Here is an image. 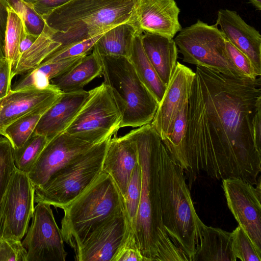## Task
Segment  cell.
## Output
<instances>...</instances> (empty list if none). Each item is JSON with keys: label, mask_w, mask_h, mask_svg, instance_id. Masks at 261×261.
Returning <instances> with one entry per match:
<instances>
[{"label": "cell", "mask_w": 261, "mask_h": 261, "mask_svg": "<svg viewBox=\"0 0 261 261\" xmlns=\"http://www.w3.org/2000/svg\"><path fill=\"white\" fill-rule=\"evenodd\" d=\"M63 92L51 84L47 88H26L11 90L0 98V135L11 123L25 115L42 107H50Z\"/></svg>", "instance_id": "cell-17"}, {"label": "cell", "mask_w": 261, "mask_h": 261, "mask_svg": "<svg viewBox=\"0 0 261 261\" xmlns=\"http://www.w3.org/2000/svg\"><path fill=\"white\" fill-rule=\"evenodd\" d=\"M7 10L8 16L5 38V56L12 71L20 57L19 45L27 32L23 22L18 14L8 5Z\"/></svg>", "instance_id": "cell-28"}, {"label": "cell", "mask_w": 261, "mask_h": 261, "mask_svg": "<svg viewBox=\"0 0 261 261\" xmlns=\"http://www.w3.org/2000/svg\"><path fill=\"white\" fill-rule=\"evenodd\" d=\"M132 230L125 211L91 233L74 252L75 260L112 261Z\"/></svg>", "instance_id": "cell-14"}, {"label": "cell", "mask_w": 261, "mask_h": 261, "mask_svg": "<svg viewBox=\"0 0 261 261\" xmlns=\"http://www.w3.org/2000/svg\"><path fill=\"white\" fill-rule=\"evenodd\" d=\"M34 196L28 174L16 168L0 205V238L21 240L33 217Z\"/></svg>", "instance_id": "cell-10"}, {"label": "cell", "mask_w": 261, "mask_h": 261, "mask_svg": "<svg viewBox=\"0 0 261 261\" xmlns=\"http://www.w3.org/2000/svg\"><path fill=\"white\" fill-rule=\"evenodd\" d=\"M142 175L139 162L128 183L124 200L126 214L132 229L134 227L139 209L141 191Z\"/></svg>", "instance_id": "cell-32"}, {"label": "cell", "mask_w": 261, "mask_h": 261, "mask_svg": "<svg viewBox=\"0 0 261 261\" xmlns=\"http://www.w3.org/2000/svg\"><path fill=\"white\" fill-rule=\"evenodd\" d=\"M144 51L162 83L167 87L175 70L178 48L173 38L143 32Z\"/></svg>", "instance_id": "cell-21"}, {"label": "cell", "mask_w": 261, "mask_h": 261, "mask_svg": "<svg viewBox=\"0 0 261 261\" xmlns=\"http://www.w3.org/2000/svg\"><path fill=\"white\" fill-rule=\"evenodd\" d=\"M27 253L21 241L0 238V261H26Z\"/></svg>", "instance_id": "cell-38"}, {"label": "cell", "mask_w": 261, "mask_h": 261, "mask_svg": "<svg viewBox=\"0 0 261 261\" xmlns=\"http://www.w3.org/2000/svg\"><path fill=\"white\" fill-rule=\"evenodd\" d=\"M49 141L43 136L33 134L20 148H13L16 168L28 174Z\"/></svg>", "instance_id": "cell-30"}, {"label": "cell", "mask_w": 261, "mask_h": 261, "mask_svg": "<svg viewBox=\"0 0 261 261\" xmlns=\"http://www.w3.org/2000/svg\"><path fill=\"white\" fill-rule=\"evenodd\" d=\"M7 1L0 0V58H6L5 38L8 12Z\"/></svg>", "instance_id": "cell-42"}, {"label": "cell", "mask_w": 261, "mask_h": 261, "mask_svg": "<svg viewBox=\"0 0 261 261\" xmlns=\"http://www.w3.org/2000/svg\"><path fill=\"white\" fill-rule=\"evenodd\" d=\"M53 31L45 24L41 34L32 46L20 56L11 76L23 74L39 65L61 44L54 40Z\"/></svg>", "instance_id": "cell-27"}, {"label": "cell", "mask_w": 261, "mask_h": 261, "mask_svg": "<svg viewBox=\"0 0 261 261\" xmlns=\"http://www.w3.org/2000/svg\"><path fill=\"white\" fill-rule=\"evenodd\" d=\"M102 67L97 54L92 50L70 70L50 81L63 93L79 91L102 74Z\"/></svg>", "instance_id": "cell-23"}, {"label": "cell", "mask_w": 261, "mask_h": 261, "mask_svg": "<svg viewBox=\"0 0 261 261\" xmlns=\"http://www.w3.org/2000/svg\"><path fill=\"white\" fill-rule=\"evenodd\" d=\"M227 52L234 65L245 77L255 79L259 76L249 58L226 40Z\"/></svg>", "instance_id": "cell-37"}, {"label": "cell", "mask_w": 261, "mask_h": 261, "mask_svg": "<svg viewBox=\"0 0 261 261\" xmlns=\"http://www.w3.org/2000/svg\"><path fill=\"white\" fill-rule=\"evenodd\" d=\"M145 261L139 249L132 230L119 247L112 261Z\"/></svg>", "instance_id": "cell-39"}, {"label": "cell", "mask_w": 261, "mask_h": 261, "mask_svg": "<svg viewBox=\"0 0 261 261\" xmlns=\"http://www.w3.org/2000/svg\"><path fill=\"white\" fill-rule=\"evenodd\" d=\"M109 139L94 145L55 173L44 184L35 188L34 202H44L63 209L75 199L102 172Z\"/></svg>", "instance_id": "cell-7"}, {"label": "cell", "mask_w": 261, "mask_h": 261, "mask_svg": "<svg viewBox=\"0 0 261 261\" xmlns=\"http://www.w3.org/2000/svg\"><path fill=\"white\" fill-rule=\"evenodd\" d=\"M6 1L7 5L21 18L27 33L36 36H39L41 34L45 22L41 16L20 0Z\"/></svg>", "instance_id": "cell-35"}, {"label": "cell", "mask_w": 261, "mask_h": 261, "mask_svg": "<svg viewBox=\"0 0 261 261\" xmlns=\"http://www.w3.org/2000/svg\"><path fill=\"white\" fill-rule=\"evenodd\" d=\"M95 53L102 65L103 83L110 88L121 114L120 127L150 123L159 103L140 80L129 58Z\"/></svg>", "instance_id": "cell-6"}, {"label": "cell", "mask_w": 261, "mask_h": 261, "mask_svg": "<svg viewBox=\"0 0 261 261\" xmlns=\"http://www.w3.org/2000/svg\"><path fill=\"white\" fill-rule=\"evenodd\" d=\"M61 229L55 221L50 205L38 202L32 222L22 242L27 250L26 261H65L68 254Z\"/></svg>", "instance_id": "cell-12"}, {"label": "cell", "mask_w": 261, "mask_h": 261, "mask_svg": "<svg viewBox=\"0 0 261 261\" xmlns=\"http://www.w3.org/2000/svg\"><path fill=\"white\" fill-rule=\"evenodd\" d=\"M2 1H6V0H2Z\"/></svg>", "instance_id": "cell-46"}, {"label": "cell", "mask_w": 261, "mask_h": 261, "mask_svg": "<svg viewBox=\"0 0 261 261\" xmlns=\"http://www.w3.org/2000/svg\"><path fill=\"white\" fill-rule=\"evenodd\" d=\"M179 12L175 0H137L129 22L137 32L173 38L182 29Z\"/></svg>", "instance_id": "cell-16"}, {"label": "cell", "mask_w": 261, "mask_h": 261, "mask_svg": "<svg viewBox=\"0 0 261 261\" xmlns=\"http://www.w3.org/2000/svg\"><path fill=\"white\" fill-rule=\"evenodd\" d=\"M105 33L75 43L61 49L56 50L48 56L43 62L56 61L88 54L90 50L93 49L96 42Z\"/></svg>", "instance_id": "cell-36"}, {"label": "cell", "mask_w": 261, "mask_h": 261, "mask_svg": "<svg viewBox=\"0 0 261 261\" xmlns=\"http://www.w3.org/2000/svg\"><path fill=\"white\" fill-rule=\"evenodd\" d=\"M126 135L136 144L141 171L140 201L132 230L139 249L145 261H189L173 243L163 224L159 179L160 136L151 123Z\"/></svg>", "instance_id": "cell-2"}, {"label": "cell", "mask_w": 261, "mask_h": 261, "mask_svg": "<svg viewBox=\"0 0 261 261\" xmlns=\"http://www.w3.org/2000/svg\"><path fill=\"white\" fill-rule=\"evenodd\" d=\"M86 55L53 62H43L36 68L23 74L24 75L14 84L11 90H18L30 87L47 88L51 85L50 81L51 79L68 71Z\"/></svg>", "instance_id": "cell-24"}, {"label": "cell", "mask_w": 261, "mask_h": 261, "mask_svg": "<svg viewBox=\"0 0 261 261\" xmlns=\"http://www.w3.org/2000/svg\"><path fill=\"white\" fill-rule=\"evenodd\" d=\"M16 168L12 144L6 137H0V205Z\"/></svg>", "instance_id": "cell-34"}, {"label": "cell", "mask_w": 261, "mask_h": 261, "mask_svg": "<svg viewBox=\"0 0 261 261\" xmlns=\"http://www.w3.org/2000/svg\"><path fill=\"white\" fill-rule=\"evenodd\" d=\"M260 178L254 185L239 178L222 180L227 206L258 251L261 253Z\"/></svg>", "instance_id": "cell-11"}, {"label": "cell", "mask_w": 261, "mask_h": 261, "mask_svg": "<svg viewBox=\"0 0 261 261\" xmlns=\"http://www.w3.org/2000/svg\"><path fill=\"white\" fill-rule=\"evenodd\" d=\"M188 101L186 133L175 161L191 186L202 172L239 178L255 186L261 151L253 125L261 109V79L233 77L197 66Z\"/></svg>", "instance_id": "cell-1"}, {"label": "cell", "mask_w": 261, "mask_h": 261, "mask_svg": "<svg viewBox=\"0 0 261 261\" xmlns=\"http://www.w3.org/2000/svg\"><path fill=\"white\" fill-rule=\"evenodd\" d=\"M142 33L136 31L128 58L140 80L159 103L167 87L161 81L144 51Z\"/></svg>", "instance_id": "cell-25"}, {"label": "cell", "mask_w": 261, "mask_h": 261, "mask_svg": "<svg viewBox=\"0 0 261 261\" xmlns=\"http://www.w3.org/2000/svg\"><path fill=\"white\" fill-rule=\"evenodd\" d=\"M159 189L164 226L173 243L192 261L204 223L195 209L182 168L163 142L160 149Z\"/></svg>", "instance_id": "cell-3"}, {"label": "cell", "mask_w": 261, "mask_h": 261, "mask_svg": "<svg viewBox=\"0 0 261 261\" xmlns=\"http://www.w3.org/2000/svg\"><path fill=\"white\" fill-rule=\"evenodd\" d=\"M231 250V233L203 224L199 245L192 261H236Z\"/></svg>", "instance_id": "cell-22"}, {"label": "cell", "mask_w": 261, "mask_h": 261, "mask_svg": "<svg viewBox=\"0 0 261 261\" xmlns=\"http://www.w3.org/2000/svg\"><path fill=\"white\" fill-rule=\"evenodd\" d=\"M63 210V237L74 252L94 230L126 211L124 198L117 185L103 171Z\"/></svg>", "instance_id": "cell-5"}, {"label": "cell", "mask_w": 261, "mask_h": 261, "mask_svg": "<svg viewBox=\"0 0 261 261\" xmlns=\"http://www.w3.org/2000/svg\"><path fill=\"white\" fill-rule=\"evenodd\" d=\"M89 95L84 89L63 93L41 116L33 133L50 140L65 132Z\"/></svg>", "instance_id": "cell-20"}, {"label": "cell", "mask_w": 261, "mask_h": 261, "mask_svg": "<svg viewBox=\"0 0 261 261\" xmlns=\"http://www.w3.org/2000/svg\"><path fill=\"white\" fill-rule=\"evenodd\" d=\"M12 69L6 58H0V98L7 95L11 90Z\"/></svg>", "instance_id": "cell-41"}, {"label": "cell", "mask_w": 261, "mask_h": 261, "mask_svg": "<svg viewBox=\"0 0 261 261\" xmlns=\"http://www.w3.org/2000/svg\"><path fill=\"white\" fill-rule=\"evenodd\" d=\"M39 36L26 32L19 45V53L21 55L30 48L35 43Z\"/></svg>", "instance_id": "cell-44"}, {"label": "cell", "mask_w": 261, "mask_h": 261, "mask_svg": "<svg viewBox=\"0 0 261 261\" xmlns=\"http://www.w3.org/2000/svg\"><path fill=\"white\" fill-rule=\"evenodd\" d=\"M195 74L191 69L177 62L150 123L162 141L171 133L177 114L182 106L189 101Z\"/></svg>", "instance_id": "cell-15"}, {"label": "cell", "mask_w": 261, "mask_h": 261, "mask_svg": "<svg viewBox=\"0 0 261 261\" xmlns=\"http://www.w3.org/2000/svg\"><path fill=\"white\" fill-rule=\"evenodd\" d=\"M138 163L136 144L126 135L110 138L105 155L102 171L113 178L124 197L135 166Z\"/></svg>", "instance_id": "cell-19"}, {"label": "cell", "mask_w": 261, "mask_h": 261, "mask_svg": "<svg viewBox=\"0 0 261 261\" xmlns=\"http://www.w3.org/2000/svg\"><path fill=\"white\" fill-rule=\"evenodd\" d=\"M225 39L250 60L259 76L261 75V35L247 24L237 12L227 9L218 11L216 23Z\"/></svg>", "instance_id": "cell-18"}, {"label": "cell", "mask_w": 261, "mask_h": 261, "mask_svg": "<svg viewBox=\"0 0 261 261\" xmlns=\"http://www.w3.org/2000/svg\"><path fill=\"white\" fill-rule=\"evenodd\" d=\"M42 17L70 0H20Z\"/></svg>", "instance_id": "cell-40"}, {"label": "cell", "mask_w": 261, "mask_h": 261, "mask_svg": "<svg viewBox=\"0 0 261 261\" xmlns=\"http://www.w3.org/2000/svg\"><path fill=\"white\" fill-rule=\"evenodd\" d=\"M136 32L129 22L117 25L100 37L93 50L100 55L128 58Z\"/></svg>", "instance_id": "cell-26"}, {"label": "cell", "mask_w": 261, "mask_h": 261, "mask_svg": "<svg viewBox=\"0 0 261 261\" xmlns=\"http://www.w3.org/2000/svg\"><path fill=\"white\" fill-rule=\"evenodd\" d=\"M257 10H261V0H249Z\"/></svg>", "instance_id": "cell-45"}, {"label": "cell", "mask_w": 261, "mask_h": 261, "mask_svg": "<svg viewBox=\"0 0 261 261\" xmlns=\"http://www.w3.org/2000/svg\"><path fill=\"white\" fill-rule=\"evenodd\" d=\"M93 145L65 132L49 140L28 173L34 188L44 184L55 173Z\"/></svg>", "instance_id": "cell-13"}, {"label": "cell", "mask_w": 261, "mask_h": 261, "mask_svg": "<svg viewBox=\"0 0 261 261\" xmlns=\"http://www.w3.org/2000/svg\"><path fill=\"white\" fill-rule=\"evenodd\" d=\"M188 101L182 106L177 114L171 133L162 141L170 155L175 161L179 156L186 135Z\"/></svg>", "instance_id": "cell-31"}, {"label": "cell", "mask_w": 261, "mask_h": 261, "mask_svg": "<svg viewBox=\"0 0 261 261\" xmlns=\"http://www.w3.org/2000/svg\"><path fill=\"white\" fill-rule=\"evenodd\" d=\"M137 1L70 0L42 18L61 44L57 50L129 22Z\"/></svg>", "instance_id": "cell-4"}, {"label": "cell", "mask_w": 261, "mask_h": 261, "mask_svg": "<svg viewBox=\"0 0 261 261\" xmlns=\"http://www.w3.org/2000/svg\"><path fill=\"white\" fill-rule=\"evenodd\" d=\"M231 233V250L234 257L242 261H261L257 251L248 237L239 225Z\"/></svg>", "instance_id": "cell-33"}, {"label": "cell", "mask_w": 261, "mask_h": 261, "mask_svg": "<svg viewBox=\"0 0 261 261\" xmlns=\"http://www.w3.org/2000/svg\"><path fill=\"white\" fill-rule=\"evenodd\" d=\"M121 117L110 88L102 83L89 91L86 101L64 132L95 145L117 133Z\"/></svg>", "instance_id": "cell-9"}, {"label": "cell", "mask_w": 261, "mask_h": 261, "mask_svg": "<svg viewBox=\"0 0 261 261\" xmlns=\"http://www.w3.org/2000/svg\"><path fill=\"white\" fill-rule=\"evenodd\" d=\"M253 132L256 147L261 151V109L257 111L255 115Z\"/></svg>", "instance_id": "cell-43"}, {"label": "cell", "mask_w": 261, "mask_h": 261, "mask_svg": "<svg viewBox=\"0 0 261 261\" xmlns=\"http://www.w3.org/2000/svg\"><path fill=\"white\" fill-rule=\"evenodd\" d=\"M174 40L184 62L233 77H245L231 61L226 39L216 24L198 20L182 29Z\"/></svg>", "instance_id": "cell-8"}, {"label": "cell", "mask_w": 261, "mask_h": 261, "mask_svg": "<svg viewBox=\"0 0 261 261\" xmlns=\"http://www.w3.org/2000/svg\"><path fill=\"white\" fill-rule=\"evenodd\" d=\"M49 108H40L21 117L9 125L3 136L10 141L13 148H20L33 135L40 118Z\"/></svg>", "instance_id": "cell-29"}]
</instances>
